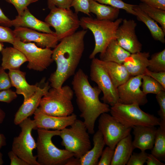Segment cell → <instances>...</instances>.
<instances>
[{
	"label": "cell",
	"mask_w": 165,
	"mask_h": 165,
	"mask_svg": "<svg viewBox=\"0 0 165 165\" xmlns=\"http://www.w3.org/2000/svg\"><path fill=\"white\" fill-rule=\"evenodd\" d=\"M21 132L14 138L12 151L29 165H39L37 157L33 155V151L36 148V143L31 134L33 129H36L35 120L28 118L19 124Z\"/></svg>",
	"instance_id": "obj_8"
},
{
	"label": "cell",
	"mask_w": 165,
	"mask_h": 165,
	"mask_svg": "<svg viewBox=\"0 0 165 165\" xmlns=\"http://www.w3.org/2000/svg\"><path fill=\"white\" fill-rule=\"evenodd\" d=\"M137 23L133 20L123 19L116 33V39L119 45L131 54L141 52L142 44L136 34Z\"/></svg>",
	"instance_id": "obj_14"
},
{
	"label": "cell",
	"mask_w": 165,
	"mask_h": 165,
	"mask_svg": "<svg viewBox=\"0 0 165 165\" xmlns=\"http://www.w3.org/2000/svg\"><path fill=\"white\" fill-rule=\"evenodd\" d=\"M133 9L135 12L137 19L145 24L150 31L153 38L155 40L164 43L165 32L161 27L142 10L138 5H134Z\"/></svg>",
	"instance_id": "obj_27"
},
{
	"label": "cell",
	"mask_w": 165,
	"mask_h": 165,
	"mask_svg": "<svg viewBox=\"0 0 165 165\" xmlns=\"http://www.w3.org/2000/svg\"><path fill=\"white\" fill-rule=\"evenodd\" d=\"M4 45L2 42H0V52H1L3 49Z\"/></svg>",
	"instance_id": "obj_52"
},
{
	"label": "cell",
	"mask_w": 165,
	"mask_h": 165,
	"mask_svg": "<svg viewBox=\"0 0 165 165\" xmlns=\"http://www.w3.org/2000/svg\"><path fill=\"white\" fill-rule=\"evenodd\" d=\"M145 74L153 78L165 88V71L156 72L147 69Z\"/></svg>",
	"instance_id": "obj_43"
},
{
	"label": "cell",
	"mask_w": 165,
	"mask_h": 165,
	"mask_svg": "<svg viewBox=\"0 0 165 165\" xmlns=\"http://www.w3.org/2000/svg\"><path fill=\"white\" fill-rule=\"evenodd\" d=\"M100 3L110 6L119 9H123L127 13L136 16L133 9L134 5L126 3L123 0H94Z\"/></svg>",
	"instance_id": "obj_33"
},
{
	"label": "cell",
	"mask_w": 165,
	"mask_h": 165,
	"mask_svg": "<svg viewBox=\"0 0 165 165\" xmlns=\"http://www.w3.org/2000/svg\"><path fill=\"white\" fill-rule=\"evenodd\" d=\"M148 69L153 72L165 71V49L152 55Z\"/></svg>",
	"instance_id": "obj_32"
},
{
	"label": "cell",
	"mask_w": 165,
	"mask_h": 165,
	"mask_svg": "<svg viewBox=\"0 0 165 165\" xmlns=\"http://www.w3.org/2000/svg\"><path fill=\"white\" fill-rule=\"evenodd\" d=\"M143 75L131 76L117 88L119 103L124 104L137 103L140 106L147 103V96L140 89Z\"/></svg>",
	"instance_id": "obj_13"
},
{
	"label": "cell",
	"mask_w": 165,
	"mask_h": 165,
	"mask_svg": "<svg viewBox=\"0 0 165 165\" xmlns=\"http://www.w3.org/2000/svg\"><path fill=\"white\" fill-rule=\"evenodd\" d=\"M92 81L95 82L103 94L101 98L104 103L111 106L119 103L117 88L114 85L106 69L95 57L92 59L90 70Z\"/></svg>",
	"instance_id": "obj_11"
},
{
	"label": "cell",
	"mask_w": 165,
	"mask_h": 165,
	"mask_svg": "<svg viewBox=\"0 0 165 165\" xmlns=\"http://www.w3.org/2000/svg\"><path fill=\"white\" fill-rule=\"evenodd\" d=\"M13 32L15 38L21 41L27 42H33L42 48H54L59 41L55 33L43 32L27 28H15Z\"/></svg>",
	"instance_id": "obj_15"
},
{
	"label": "cell",
	"mask_w": 165,
	"mask_h": 165,
	"mask_svg": "<svg viewBox=\"0 0 165 165\" xmlns=\"http://www.w3.org/2000/svg\"><path fill=\"white\" fill-rule=\"evenodd\" d=\"M11 21L4 13L0 8V25L2 26L11 27L12 26Z\"/></svg>",
	"instance_id": "obj_46"
},
{
	"label": "cell",
	"mask_w": 165,
	"mask_h": 165,
	"mask_svg": "<svg viewBox=\"0 0 165 165\" xmlns=\"http://www.w3.org/2000/svg\"><path fill=\"white\" fill-rule=\"evenodd\" d=\"M65 165H80L79 159L72 157L66 162Z\"/></svg>",
	"instance_id": "obj_48"
},
{
	"label": "cell",
	"mask_w": 165,
	"mask_h": 165,
	"mask_svg": "<svg viewBox=\"0 0 165 165\" xmlns=\"http://www.w3.org/2000/svg\"><path fill=\"white\" fill-rule=\"evenodd\" d=\"M131 53L121 47L116 39L112 40L105 51L100 54L101 60L105 61L113 62L123 64L126 59Z\"/></svg>",
	"instance_id": "obj_26"
},
{
	"label": "cell",
	"mask_w": 165,
	"mask_h": 165,
	"mask_svg": "<svg viewBox=\"0 0 165 165\" xmlns=\"http://www.w3.org/2000/svg\"><path fill=\"white\" fill-rule=\"evenodd\" d=\"M134 149L130 134L117 144L111 165H126Z\"/></svg>",
	"instance_id": "obj_22"
},
{
	"label": "cell",
	"mask_w": 165,
	"mask_h": 165,
	"mask_svg": "<svg viewBox=\"0 0 165 165\" xmlns=\"http://www.w3.org/2000/svg\"><path fill=\"white\" fill-rule=\"evenodd\" d=\"M12 4L15 7L18 15L22 14L24 10L30 4L37 2L38 0H5Z\"/></svg>",
	"instance_id": "obj_37"
},
{
	"label": "cell",
	"mask_w": 165,
	"mask_h": 165,
	"mask_svg": "<svg viewBox=\"0 0 165 165\" xmlns=\"http://www.w3.org/2000/svg\"><path fill=\"white\" fill-rule=\"evenodd\" d=\"M9 70L8 73L12 86L16 88V94L23 96V102L26 101L34 94L39 86L31 85L28 83L25 78V72L19 69Z\"/></svg>",
	"instance_id": "obj_21"
},
{
	"label": "cell",
	"mask_w": 165,
	"mask_h": 165,
	"mask_svg": "<svg viewBox=\"0 0 165 165\" xmlns=\"http://www.w3.org/2000/svg\"><path fill=\"white\" fill-rule=\"evenodd\" d=\"M34 114L36 129L38 128L61 130L70 126L77 119L73 113L66 116H57L45 114L38 108Z\"/></svg>",
	"instance_id": "obj_16"
},
{
	"label": "cell",
	"mask_w": 165,
	"mask_h": 165,
	"mask_svg": "<svg viewBox=\"0 0 165 165\" xmlns=\"http://www.w3.org/2000/svg\"><path fill=\"white\" fill-rule=\"evenodd\" d=\"M142 80V90L146 95L148 94H156L161 91L165 90V88L159 83L147 75H143Z\"/></svg>",
	"instance_id": "obj_31"
},
{
	"label": "cell",
	"mask_w": 165,
	"mask_h": 165,
	"mask_svg": "<svg viewBox=\"0 0 165 165\" xmlns=\"http://www.w3.org/2000/svg\"><path fill=\"white\" fill-rule=\"evenodd\" d=\"M151 154L160 160H165V123L160 122L157 129Z\"/></svg>",
	"instance_id": "obj_29"
},
{
	"label": "cell",
	"mask_w": 165,
	"mask_h": 165,
	"mask_svg": "<svg viewBox=\"0 0 165 165\" xmlns=\"http://www.w3.org/2000/svg\"><path fill=\"white\" fill-rule=\"evenodd\" d=\"M146 163L147 165H164L165 164L160 161L152 154H148Z\"/></svg>",
	"instance_id": "obj_47"
},
{
	"label": "cell",
	"mask_w": 165,
	"mask_h": 165,
	"mask_svg": "<svg viewBox=\"0 0 165 165\" xmlns=\"http://www.w3.org/2000/svg\"><path fill=\"white\" fill-rule=\"evenodd\" d=\"M12 86L9 73L0 67V90L9 89Z\"/></svg>",
	"instance_id": "obj_40"
},
{
	"label": "cell",
	"mask_w": 165,
	"mask_h": 165,
	"mask_svg": "<svg viewBox=\"0 0 165 165\" xmlns=\"http://www.w3.org/2000/svg\"><path fill=\"white\" fill-rule=\"evenodd\" d=\"M72 84L81 112L80 116L83 119L88 132L93 134L97 119L101 114L110 112L109 105L100 101L101 90L97 86H91L82 69H79L75 73Z\"/></svg>",
	"instance_id": "obj_2"
},
{
	"label": "cell",
	"mask_w": 165,
	"mask_h": 165,
	"mask_svg": "<svg viewBox=\"0 0 165 165\" xmlns=\"http://www.w3.org/2000/svg\"><path fill=\"white\" fill-rule=\"evenodd\" d=\"M36 143L37 160L39 165H65L67 161L74 156L66 150L58 148L53 143L52 138L59 136L60 130L38 128Z\"/></svg>",
	"instance_id": "obj_3"
},
{
	"label": "cell",
	"mask_w": 165,
	"mask_h": 165,
	"mask_svg": "<svg viewBox=\"0 0 165 165\" xmlns=\"http://www.w3.org/2000/svg\"><path fill=\"white\" fill-rule=\"evenodd\" d=\"M94 146L79 159L80 165H96L105 145L103 136L98 130L94 134Z\"/></svg>",
	"instance_id": "obj_24"
},
{
	"label": "cell",
	"mask_w": 165,
	"mask_h": 165,
	"mask_svg": "<svg viewBox=\"0 0 165 165\" xmlns=\"http://www.w3.org/2000/svg\"><path fill=\"white\" fill-rule=\"evenodd\" d=\"M114 149L107 146L103 150L97 165H110L113 157Z\"/></svg>",
	"instance_id": "obj_38"
},
{
	"label": "cell",
	"mask_w": 165,
	"mask_h": 165,
	"mask_svg": "<svg viewBox=\"0 0 165 165\" xmlns=\"http://www.w3.org/2000/svg\"><path fill=\"white\" fill-rule=\"evenodd\" d=\"M148 154L145 151L139 153H133L130 156L127 165H143L146 163Z\"/></svg>",
	"instance_id": "obj_36"
},
{
	"label": "cell",
	"mask_w": 165,
	"mask_h": 165,
	"mask_svg": "<svg viewBox=\"0 0 165 165\" xmlns=\"http://www.w3.org/2000/svg\"><path fill=\"white\" fill-rule=\"evenodd\" d=\"M11 23L12 26L15 28L25 27L44 33H55L46 23L39 20L33 15L28 8L24 10L22 15L16 16L14 19L11 20Z\"/></svg>",
	"instance_id": "obj_19"
},
{
	"label": "cell",
	"mask_w": 165,
	"mask_h": 165,
	"mask_svg": "<svg viewBox=\"0 0 165 165\" xmlns=\"http://www.w3.org/2000/svg\"><path fill=\"white\" fill-rule=\"evenodd\" d=\"M140 8L156 22L159 23L165 32V11L141 2Z\"/></svg>",
	"instance_id": "obj_30"
},
{
	"label": "cell",
	"mask_w": 165,
	"mask_h": 165,
	"mask_svg": "<svg viewBox=\"0 0 165 165\" xmlns=\"http://www.w3.org/2000/svg\"><path fill=\"white\" fill-rule=\"evenodd\" d=\"M50 10L45 22L54 29L59 41L75 33L80 26L77 14L70 8L55 7Z\"/></svg>",
	"instance_id": "obj_9"
},
{
	"label": "cell",
	"mask_w": 165,
	"mask_h": 165,
	"mask_svg": "<svg viewBox=\"0 0 165 165\" xmlns=\"http://www.w3.org/2000/svg\"><path fill=\"white\" fill-rule=\"evenodd\" d=\"M4 162L2 159V155L0 152V165H2L3 164Z\"/></svg>",
	"instance_id": "obj_51"
},
{
	"label": "cell",
	"mask_w": 165,
	"mask_h": 165,
	"mask_svg": "<svg viewBox=\"0 0 165 165\" xmlns=\"http://www.w3.org/2000/svg\"><path fill=\"white\" fill-rule=\"evenodd\" d=\"M123 19L115 20H99L90 16H83L80 19V26L83 29H89L93 33L95 41L94 49L89 56L90 59L98 53L102 54L112 39H116V33Z\"/></svg>",
	"instance_id": "obj_4"
},
{
	"label": "cell",
	"mask_w": 165,
	"mask_h": 165,
	"mask_svg": "<svg viewBox=\"0 0 165 165\" xmlns=\"http://www.w3.org/2000/svg\"><path fill=\"white\" fill-rule=\"evenodd\" d=\"M2 67L5 70L19 69L20 66L28 60L25 55L14 47H6L1 51Z\"/></svg>",
	"instance_id": "obj_23"
},
{
	"label": "cell",
	"mask_w": 165,
	"mask_h": 165,
	"mask_svg": "<svg viewBox=\"0 0 165 165\" xmlns=\"http://www.w3.org/2000/svg\"><path fill=\"white\" fill-rule=\"evenodd\" d=\"M74 92L68 85L50 88L41 98L38 108L42 112L57 116H66L73 113L72 101Z\"/></svg>",
	"instance_id": "obj_5"
},
{
	"label": "cell",
	"mask_w": 165,
	"mask_h": 165,
	"mask_svg": "<svg viewBox=\"0 0 165 165\" xmlns=\"http://www.w3.org/2000/svg\"><path fill=\"white\" fill-rule=\"evenodd\" d=\"M16 38L12 30L8 27L0 25V42H6L13 45Z\"/></svg>",
	"instance_id": "obj_35"
},
{
	"label": "cell",
	"mask_w": 165,
	"mask_h": 165,
	"mask_svg": "<svg viewBox=\"0 0 165 165\" xmlns=\"http://www.w3.org/2000/svg\"><path fill=\"white\" fill-rule=\"evenodd\" d=\"M60 130L61 145L80 159L91 148L89 133L83 121L76 119L70 126Z\"/></svg>",
	"instance_id": "obj_7"
},
{
	"label": "cell",
	"mask_w": 165,
	"mask_h": 165,
	"mask_svg": "<svg viewBox=\"0 0 165 165\" xmlns=\"http://www.w3.org/2000/svg\"><path fill=\"white\" fill-rule=\"evenodd\" d=\"M8 155L10 160V165H29L26 162L19 157L12 150L8 153Z\"/></svg>",
	"instance_id": "obj_45"
},
{
	"label": "cell",
	"mask_w": 165,
	"mask_h": 165,
	"mask_svg": "<svg viewBox=\"0 0 165 165\" xmlns=\"http://www.w3.org/2000/svg\"><path fill=\"white\" fill-rule=\"evenodd\" d=\"M89 1L90 0H72L71 7H73L76 13L78 14L81 12L90 16L89 9Z\"/></svg>",
	"instance_id": "obj_34"
},
{
	"label": "cell",
	"mask_w": 165,
	"mask_h": 165,
	"mask_svg": "<svg viewBox=\"0 0 165 165\" xmlns=\"http://www.w3.org/2000/svg\"><path fill=\"white\" fill-rule=\"evenodd\" d=\"M6 145V138L4 135L0 133V149Z\"/></svg>",
	"instance_id": "obj_49"
},
{
	"label": "cell",
	"mask_w": 165,
	"mask_h": 165,
	"mask_svg": "<svg viewBox=\"0 0 165 165\" xmlns=\"http://www.w3.org/2000/svg\"><path fill=\"white\" fill-rule=\"evenodd\" d=\"M100 60L116 88L125 82L131 77L123 64L105 61L100 59Z\"/></svg>",
	"instance_id": "obj_25"
},
{
	"label": "cell",
	"mask_w": 165,
	"mask_h": 165,
	"mask_svg": "<svg viewBox=\"0 0 165 165\" xmlns=\"http://www.w3.org/2000/svg\"><path fill=\"white\" fill-rule=\"evenodd\" d=\"M149 52H140L130 55L123 64L131 76L145 75L149 65Z\"/></svg>",
	"instance_id": "obj_20"
},
{
	"label": "cell",
	"mask_w": 165,
	"mask_h": 165,
	"mask_svg": "<svg viewBox=\"0 0 165 165\" xmlns=\"http://www.w3.org/2000/svg\"><path fill=\"white\" fill-rule=\"evenodd\" d=\"M13 45L25 55L28 62L27 67L30 69L43 71L53 61L51 48L38 47L34 43L24 42L16 38Z\"/></svg>",
	"instance_id": "obj_10"
},
{
	"label": "cell",
	"mask_w": 165,
	"mask_h": 165,
	"mask_svg": "<svg viewBox=\"0 0 165 165\" xmlns=\"http://www.w3.org/2000/svg\"><path fill=\"white\" fill-rule=\"evenodd\" d=\"M137 103H118L110 108L111 115L126 127L132 128L138 126H159L160 118L142 111Z\"/></svg>",
	"instance_id": "obj_6"
},
{
	"label": "cell",
	"mask_w": 165,
	"mask_h": 165,
	"mask_svg": "<svg viewBox=\"0 0 165 165\" xmlns=\"http://www.w3.org/2000/svg\"><path fill=\"white\" fill-rule=\"evenodd\" d=\"M141 2L165 11V0H139Z\"/></svg>",
	"instance_id": "obj_44"
},
{
	"label": "cell",
	"mask_w": 165,
	"mask_h": 165,
	"mask_svg": "<svg viewBox=\"0 0 165 165\" xmlns=\"http://www.w3.org/2000/svg\"><path fill=\"white\" fill-rule=\"evenodd\" d=\"M50 88L49 82H46L43 87H39L33 95L23 102L15 115L14 123L15 125H19L23 121L34 114L39 106L41 98Z\"/></svg>",
	"instance_id": "obj_17"
},
{
	"label": "cell",
	"mask_w": 165,
	"mask_h": 165,
	"mask_svg": "<svg viewBox=\"0 0 165 165\" xmlns=\"http://www.w3.org/2000/svg\"><path fill=\"white\" fill-rule=\"evenodd\" d=\"M17 97L16 92L9 89L0 90V101L9 103Z\"/></svg>",
	"instance_id": "obj_42"
},
{
	"label": "cell",
	"mask_w": 165,
	"mask_h": 165,
	"mask_svg": "<svg viewBox=\"0 0 165 165\" xmlns=\"http://www.w3.org/2000/svg\"><path fill=\"white\" fill-rule=\"evenodd\" d=\"M5 116L6 114L0 108V124L3 122Z\"/></svg>",
	"instance_id": "obj_50"
},
{
	"label": "cell",
	"mask_w": 165,
	"mask_h": 165,
	"mask_svg": "<svg viewBox=\"0 0 165 165\" xmlns=\"http://www.w3.org/2000/svg\"><path fill=\"white\" fill-rule=\"evenodd\" d=\"M156 95V98L160 107L158 113L161 121L165 123V90L161 91Z\"/></svg>",
	"instance_id": "obj_39"
},
{
	"label": "cell",
	"mask_w": 165,
	"mask_h": 165,
	"mask_svg": "<svg viewBox=\"0 0 165 165\" xmlns=\"http://www.w3.org/2000/svg\"><path fill=\"white\" fill-rule=\"evenodd\" d=\"M134 139L132 144L134 148L141 151L151 149L154 145L157 129L155 126H138L132 128Z\"/></svg>",
	"instance_id": "obj_18"
},
{
	"label": "cell",
	"mask_w": 165,
	"mask_h": 165,
	"mask_svg": "<svg viewBox=\"0 0 165 165\" xmlns=\"http://www.w3.org/2000/svg\"><path fill=\"white\" fill-rule=\"evenodd\" d=\"M87 31L83 29L63 38L52 50V58L57 68L49 78L52 87L61 88L75 74L84 51V39Z\"/></svg>",
	"instance_id": "obj_1"
},
{
	"label": "cell",
	"mask_w": 165,
	"mask_h": 165,
	"mask_svg": "<svg viewBox=\"0 0 165 165\" xmlns=\"http://www.w3.org/2000/svg\"><path fill=\"white\" fill-rule=\"evenodd\" d=\"M98 128L105 145L114 149L120 141L130 134L132 129L126 127L107 113L100 116Z\"/></svg>",
	"instance_id": "obj_12"
},
{
	"label": "cell",
	"mask_w": 165,
	"mask_h": 165,
	"mask_svg": "<svg viewBox=\"0 0 165 165\" xmlns=\"http://www.w3.org/2000/svg\"><path fill=\"white\" fill-rule=\"evenodd\" d=\"M48 7L50 10L55 8L70 9L72 0H47Z\"/></svg>",
	"instance_id": "obj_41"
},
{
	"label": "cell",
	"mask_w": 165,
	"mask_h": 165,
	"mask_svg": "<svg viewBox=\"0 0 165 165\" xmlns=\"http://www.w3.org/2000/svg\"><path fill=\"white\" fill-rule=\"evenodd\" d=\"M89 11L96 16L99 20L114 21L117 19L120 9L109 5L100 3L94 0H90Z\"/></svg>",
	"instance_id": "obj_28"
}]
</instances>
